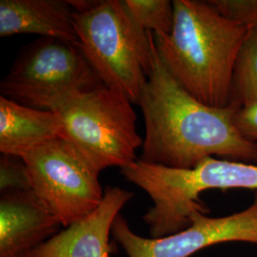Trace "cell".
Instances as JSON below:
<instances>
[{
    "instance_id": "1",
    "label": "cell",
    "mask_w": 257,
    "mask_h": 257,
    "mask_svg": "<svg viewBox=\"0 0 257 257\" xmlns=\"http://www.w3.org/2000/svg\"><path fill=\"white\" fill-rule=\"evenodd\" d=\"M145 122L139 160L175 169H193L207 157L257 165V142L233 124L235 110L196 100L175 81L155 44L154 66L138 104Z\"/></svg>"
},
{
    "instance_id": "2",
    "label": "cell",
    "mask_w": 257,
    "mask_h": 257,
    "mask_svg": "<svg viewBox=\"0 0 257 257\" xmlns=\"http://www.w3.org/2000/svg\"><path fill=\"white\" fill-rule=\"evenodd\" d=\"M170 35H154L170 74L193 98L212 108L230 107V84L248 29L225 19L208 1L174 0Z\"/></svg>"
},
{
    "instance_id": "3",
    "label": "cell",
    "mask_w": 257,
    "mask_h": 257,
    "mask_svg": "<svg viewBox=\"0 0 257 257\" xmlns=\"http://www.w3.org/2000/svg\"><path fill=\"white\" fill-rule=\"evenodd\" d=\"M120 174L151 197L154 205L142 216L151 238L177 233L191 225L194 212L210 210L200 195L210 190L257 191V165L207 157L193 169L154 165L138 159Z\"/></svg>"
},
{
    "instance_id": "4",
    "label": "cell",
    "mask_w": 257,
    "mask_h": 257,
    "mask_svg": "<svg viewBox=\"0 0 257 257\" xmlns=\"http://www.w3.org/2000/svg\"><path fill=\"white\" fill-rule=\"evenodd\" d=\"M78 44L102 82L138 105L154 66L155 36L138 26L124 0L74 12Z\"/></svg>"
},
{
    "instance_id": "5",
    "label": "cell",
    "mask_w": 257,
    "mask_h": 257,
    "mask_svg": "<svg viewBox=\"0 0 257 257\" xmlns=\"http://www.w3.org/2000/svg\"><path fill=\"white\" fill-rule=\"evenodd\" d=\"M52 110L63 121L61 138L99 173L110 167L123 169L138 160L143 138L138 135L133 103L123 92L103 86L71 95Z\"/></svg>"
},
{
    "instance_id": "6",
    "label": "cell",
    "mask_w": 257,
    "mask_h": 257,
    "mask_svg": "<svg viewBox=\"0 0 257 257\" xmlns=\"http://www.w3.org/2000/svg\"><path fill=\"white\" fill-rule=\"evenodd\" d=\"M103 86L78 42L40 37L21 49L0 92L20 104L52 110L71 95Z\"/></svg>"
},
{
    "instance_id": "7",
    "label": "cell",
    "mask_w": 257,
    "mask_h": 257,
    "mask_svg": "<svg viewBox=\"0 0 257 257\" xmlns=\"http://www.w3.org/2000/svg\"><path fill=\"white\" fill-rule=\"evenodd\" d=\"M19 158L26 167L31 190L65 228L90 214L103 200L100 173L67 139L55 138Z\"/></svg>"
},
{
    "instance_id": "8",
    "label": "cell",
    "mask_w": 257,
    "mask_h": 257,
    "mask_svg": "<svg viewBox=\"0 0 257 257\" xmlns=\"http://www.w3.org/2000/svg\"><path fill=\"white\" fill-rule=\"evenodd\" d=\"M113 240L128 257H191L204 248L229 242L257 245V192L252 204L243 211L222 217L201 212L191 216V225L177 233L161 238H145L134 232L119 214L111 229Z\"/></svg>"
},
{
    "instance_id": "9",
    "label": "cell",
    "mask_w": 257,
    "mask_h": 257,
    "mask_svg": "<svg viewBox=\"0 0 257 257\" xmlns=\"http://www.w3.org/2000/svg\"><path fill=\"white\" fill-rule=\"evenodd\" d=\"M61 221L33 190L1 193L0 257H28L60 231Z\"/></svg>"
},
{
    "instance_id": "10",
    "label": "cell",
    "mask_w": 257,
    "mask_h": 257,
    "mask_svg": "<svg viewBox=\"0 0 257 257\" xmlns=\"http://www.w3.org/2000/svg\"><path fill=\"white\" fill-rule=\"evenodd\" d=\"M100 205L82 219L60 230L28 257H109L114 220L134 193L106 187Z\"/></svg>"
},
{
    "instance_id": "11",
    "label": "cell",
    "mask_w": 257,
    "mask_h": 257,
    "mask_svg": "<svg viewBox=\"0 0 257 257\" xmlns=\"http://www.w3.org/2000/svg\"><path fill=\"white\" fill-rule=\"evenodd\" d=\"M38 35L78 42L68 0H1L0 37Z\"/></svg>"
},
{
    "instance_id": "12",
    "label": "cell",
    "mask_w": 257,
    "mask_h": 257,
    "mask_svg": "<svg viewBox=\"0 0 257 257\" xmlns=\"http://www.w3.org/2000/svg\"><path fill=\"white\" fill-rule=\"evenodd\" d=\"M63 121L53 110H40L0 96V152L20 157L33 148L61 138Z\"/></svg>"
},
{
    "instance_id": "13",
    "label": "cell",
    "mask_w": 257,
    "mask_h": 257,
    "mask_svg": "<svg viewBox=\"0 0 257 257\" xmlns=\"http://www.w3.org/2000/svg\"><path fill=\"white\" fill-rule=\"evenodd\" d=\"M257 104V26L249 28L232 72L230 107L234 110Z\"/></svg>"
},
{
    "instance_id": "14",
    "label": "cell",
    "mask_w": 257,
    "mask_h": 257,
    "mask_svg": "<svg viewBox=\"0 0 257 257\" xmlns=\"http://www.w3.org/2000/svg\"><path fill=\"white\" fill-rule=\"evenodd\" d=\"M136 24L154 35H170L175 24L174 2L170 0H124Z\"/></svg>"
},
{
    "instance_id": "15",
    "label": "cell",
    "mask_w": 257,
    "mask_h": 257,
    "mask_svg": "<svg viewBox=\"0 0 257 257\" xmlns=\"http://www.w3.org/2000/svg\"><path fill=\"white\" fill-rule=\"evenodd\" d=\"M208 3L225 19L248 28L257 26V0H209Z\"/></svg>"
},
{
    "instance_id": "16",
    "label": "cell",
    "mask_w": 257,
    "mask_h": 257,
    "mask_svg": "<svg viewBox=\"0 0 257 257\" xmlns=\"http://www.w3.org/2000/svg\"><path fill=\"white\" fill-rule=\"evenodd\" d=\"M31 189L24 162L17 156L2 155L0 158V192Z\"/></svg>"
},
{
    "instance_id": "17",
    "label": "cell",
    "mask_w": 257,
    "mask_h": 257,
    "mask_svg": "<svg viewBox=\"0 0 257 257\" xmlns=\"http://www.w3.org/2000/svg\"><path fill=\"white\" fill-rule=\"evenodd\" d=\"M233 124L243 138L257 142V104L235 110Z\"/></svg>"
}]
</instances>
